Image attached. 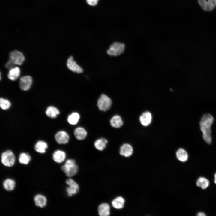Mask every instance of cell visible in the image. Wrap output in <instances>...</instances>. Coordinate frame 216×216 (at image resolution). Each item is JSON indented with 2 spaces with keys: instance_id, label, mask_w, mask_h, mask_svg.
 I'll return each instance as SVG.
<instances>
[{
  "instance_id": "obj_8",
  "label": "cell",
  "mask_w": 216,
  "mask_h": 216,
  "mask_svg": "<svg viewBox=\"0 0 216 216\" xmlns=\"http://www.w3.org/2000/svg\"><path fill=\"white\" fill-rule=\"evenodd\" d=\"M32 83V79L29 76L21 77L20 81V87L21 89L26 91L30 88Z\"/></svg>"
},
{
  "instance_id": "obj_12",
  "label": "cell",
  "mask_w": 216,
  "mask_h": 216,
  "mask_svg": "<svg viewBox=\"0 0 216 216\" xmlns=\"http://www.w3.org/2000/svg\"><path fill=\"white\" fill-rule=\"evenodd\" d=\"M66 157V154L65 152L59 150L55 151L52 155L53 160L58 163L63 162L65 160Z\"/></svg>"
},
{
  "instance_id": "obj_4",
  "label": "cell",
  "mask_w": 216,
  "mask_h": 216,
  "mask_svg": "<svg viewBox=\"0 0 216 216\" xmlns=\"http://www.w3.org/2000/svg\"><path fill=\"white\" fill-rule=\"evenodd\" d=\"M1 161L3 165L8 167L13 166L15 161V157L11 150H7L3 152L1 155Z\"/></svg>"
},
{
  "instance_id": "obj_10",
  "label": "cell",
  "mask_w": 216,
  "mask_h": 216,
  "mask_svg": "<svg viewBox=\"0 0 216 216\" xmlns=\"http://www.w3.org/2000/svg\"><path fill=\"white\" fill-rule=\"evenodd\" d=\"M133 152V148L130 144H124L120 147L119 151L120 154L125 157L130 156Z\"/></svg>"
},
{
  "instance_id": "obj_26",
  "label": "cell",
  "mask_w": 216,
  "mask_h": 216,
  "mask_svg": "<svg viewBox=\"0 0 216 216\" xmlns=\"http://www.w3.org/2000/svg\"><path fill=\"white\" fill-rule=\"evenodd\" d=\"M31 159V157L28 154L22 152L20 154L19 160L20 163L27 165L29 163Z\"/></svg>"
},
{
  "instance_id": "obj_31",
  "label": "cell",
  "mask_w": 216,
  "mask_h": 216,
  "mask_svg": "<svg viewBox=\"0 0 216 216\" xmlns=\"http://www.w3.org/2000/svg\"><path fill=\"white\" fill-rule=\"evenodd\" d=\"M86 3L89 6H94L97 5L99 0H86Z\"/></svg>"
},
{
  "instance_id": "obj_9",
  "label": "cell",
  "mask_w": 216,
  "mask_h": 216,
  "mask_svg": "<svg viewBox=\"0 0 216 216\" xmlns=\"http://www.w3.org/2000/svg\"><path fill=\"white\" fill-rule=\"evenodd\" d=\"M55 138L59 144H65L69 141V136L67 132L64 130L58 131L56 134Z\"/></svg>"
},
{
  "instance_id": "obj_35",
  "label": "cell",
  "mask_w": 216,
  "mask_h": 216,
  "mask_svg": "<svg viewBox=\"0 0 216 216\" xmlns=\"http://www.w3.org/2000/svg\"><path fill=\"white\" fill-rule=\"evenodd\" d=\"M214 183L216 184V173L214 175Z\"/></svg>"
},
{
  "instance_id": "obj_19",
  "label": "cell",
  "mask_w": 216,
  "mask_h": 216,
  "mask_svg": "<svg viewBox=\"0 0 216 216\" xmlns=\"http://www.w3.org/2000/svg\"><path fill=\"white\" fill-rule=\"evenodd\" d=\"M107 143L108 141L106 139L101 138L95 141L94 143V146L97 149L102 151L105 149Z\"/></svg>"
},
{
  "instance_id": "obj_20",
  "label": "cell",
  "mask_w": 216,
  "mask_h": 216,
  "mask_svg": "<svg viewBox=\"0 0 216 216\" xmlns=\"http://www.w3.org/2000/svg\"><path fill=\"white\" fill-rule=\"evenodd\" d=\"M20 74V68L16 67L10 69L8 76L9 79L14 81L17 79Z\"/></svg>"
},
{
  "instance_id": "obj_1",
  "label": "cell",
  "mask_w": 216,
  "mask_h": 216,
  "mask_svg": "<svg viewBox=\"0 0 216 216\" xmlns=\"http://www.w3.org/2000/svg\"><path fill=\"white\" fill-rule=\"evenodd\" d=\"M214 120L213 116L210 114L207 113L202 116L200 122L203 139L208 144H210L212 141L211 128Z\"/></svg>"
},
{
  "instance_id": "obj_6",
  "label": "cell",
  "mask_w": 216,
  "mask_h": 216,
  "mask_svg": "<svg viewBox=\"0 0 216 216\" xmlns=\"http://www.w3.org/2000/svg\"><path fill=\"white\" fill-rule=\"evenodd\" d=\"M9 60L15 65H20L23 63L25 57L22 53L18 51L15 50L10 53Z\"/></svg>"
},
{
  "instance_id": "obj_18",
  "label": "cell",
  "mask_w": 216,
  "mask_h": 216,
  "mask_svg": "<svg viewBox=\"0 0 216 216\" xmlns=\"http://www.w3.org/2000/svg\"><path fill=\"white\" fill-rule=\"evenodd\" d=\"M125 203V200L122 197L118 196L114 199L112 202V206L114 208L119 209L123 208Z\"/></svg>"
},
{
  "instance_id": "obj_30",
  "label": "cell",
  "mask_w": 216,
  "mask_h": 216,
  "mask_svg": "<svg viewBox=\"0 0 216 216\" xmlns=\"http://www.w3.org/2000/svg\"><path fill=\"white\" fill-rule=\"evenodd\" d=\"M66 184L69 186L73 187L79 189L78 184L73 179L69 178L66 181Z\"/></svg>"
},
{
  "instance_id": "obj_2",
  "label": "cell",
  "mask_w": 216,
  "mask_h": 216,
  "mask_svg": "<svg viewBox=\"0 0 216 216\" xmlns=\"http://www.w3.org/2000/svg\"><path fill=\"white\" fill-rule=\"evenodd\" d=\"M61 169L68 177H71L76 175L78 171V167L75 160L70 159L67 160L65 164L61 167Z\"/></svg>"
},
{
  "instance_id": "obj_21",
  "label": "cell",
  "mask_w": 216,
  "mask_h": 216,
  "mask_svg": "<svg viewBox=\"0 0 216 216\" xmlns=\"http://www.w3.org/2000/svg\"><path fill=\"white\" fill-rule=\"evenodd\" d=\"M3 185L4 188L8 191L13 190L15 186V182L12 179L8 178L5 179L3 182Z\"/></svg>"
},
{
  "instance_id": "obj_5",
  "label": "cell",
  "mask_w": 216,
  "mask_h": 216,
  "mask_svg": "<svg viewBox=\"0 0 216 216\" xmlns=\"http://www.w3.org/2000/svg\"><path fill=\"white\" fill-rule=\"evenodd\" d=\"M112 104L110 98L106 95L102 94L98 100L97 105L100 110L106 111L110 108Z\"/></svg>"
},
{
  "instance_id": "obj_33",
  "label": "cell",
  "mask_w": 216,
  "mask_h": 216,
  "mask_svg": "<svg viewBox=\"0 0 216 216\" xmlns=\"http://www.w3.org/2000/svg\"><path fill=\"white\" fill-rule=\"evenodd\" d=\"M215 8L216 7V0H207Z\"/></svg>"
},
{
  "instance_id": "obj_27",
  "label": "cell",
  "mask_w": 216,
  "mask_h": 216,
  "mask_svg": "<svg viewBox=\"0 0 216 216\" xmlns=\"http://www.w3.org/2000/svg\"><path fill=\"white\" fill-rule=\"evenodd\" d=\"M196 184L198 187H201L202 189H205L209 186V182L206 178L200 177L198 179Z\"/></svg>"
},
{
  "instance_id": "obj_16",
  "label": "cell",
  "mask_w": 216,
  "mask_h": 216,
  "mask_svg": "<svg viewBox=\"0 0 216 216\" xmlns=\"http://www.w3.org/2000/svg\"><path fill=\"white\" fill-rule=\"evenodd\" d=\"M74 134L77 139L79 140H82L86 137L87 132L84 128L80 127L75 129Z\"/></svg>"
},
{
  "instance_id": "obj_24",
  "label": "cell",
  "mask_w": 216,
  "mask_h": 216,
  "mask_svg": "<svg viewBox=\"0 0 216 216\" xmlns=\"http://www.w3.org/2000/svg\"><path fill=\"white\" fill-rule=\"evenodd\" d=\"M80 118V115L77 112H74L69 115L68 118V123L71 125H75L77 124Z\"/></svg>"
},
{
  "instance_id": "obj_13",
  "label": "cell",
  "mask_w": 216,
  "mask_h": 216,
  "mask_svg": "<svg viewBox=\"0 0 216 216\" xmlns=\"http://www.w3.org/2000/svg\"><path fill=\"white\" fill-rule=\"evenodd\" d=\"M98 212L100 216H108L110 214V207L108 204L103 203L98 206Z\"/></svg>"
},
{
  "instance_id": "obj_22",
  "label": "cell",
  "mask_w": 216,
  "mask_h": 216,
  "mask_svg": "<svg viewBox=\"0 0 216 216\" xmlns=\"http://www.w3.org/2000/svg\"><path fill=\"white\" fill-rule=\"evenodd\" d=\"M59 113V110L53 106H48L46 111V115L48 117L52 118H56Z\"/></svg>"
},
{
  "instance_id": "obj_3",
  "label": "cell",
  "mask_w": 216,
  "mask_h": 216,
  "mask_svg": "<svg viewBox=\"0 0 216 216\" xmlns=\"http://www.w3.org/2000/svg\"><path fill=\"white\" fill-rule=\"evenodd\" d=\"M125 49V45L122 43L116 42L113 43L107 51V53L111 56H116L122 54Z\"/></svg>"
},
{
  "instance_id": "obj_14",
  "label": "cell",
  "mask_w": 216,
  "mask_h": 216,
  "mask_svg": "<svg viewBox=\"0 0 216 216\" xmlns=\"http://www.w3.org/2000/svg\"><path fill=\"white\" fill-rule=\"evenodd\" d=\"M34 201L35 205L37 206L43 208L46 206L47 199L46 197L44 195L38 194L34 197Z\"/></svg>"
},
{
  "instance_id": "obj_11",
  "label": "cell",
  "mask_w": 216,
  "mask_h": 216,
  "mask_svg": "<svg viewBox=\"0 0 216 216\" xmlns=\"http://www.w3.org/2000/svg\"><path fill=\"white\" fill-rule=\"evenodd\" d=\"M152 118V115L151 113L149 112L146 111L143 113L141 115L140 120L143 125L147 126L151 123Z\"/></svg>"
},
{
  "instance_id": "obj_23",
  "label": "cell",
  "mask_w": 216,
  "mask_h": 216,
  "mask_svg": "<svg viewBox=\"0 0 216 216\" xmlns=\"http://www.w3.org/2000/svg\"><path fill=\"white\" fill-rule=\"evenodd\" d=\"M176 155L178 159L180 161L184 162L188 158V154L186 151L182 148H179L176 152Z\"/></svg>"
},
{
  "instance_id": "obj_7",
  "label": "cell",
  "mask_w": 216,
  "mask_h": 216,
  "mask_svg": "<svg viewBox=\"0 0 216 216\" xmlns=\"http://www.w3.org/2000/svg\"><path fill=\"white\" fill-rule=\"evenodd\" d=\"M67 65L68 68L74 72L80 74L83 72V69L76 63L72 56H70L68 59Z\"/></svg>"
},
{
  "instance_id": "obj_25",
  "label": "cell",
  "mask_w": 216,
  "mask_h": 216,
  "mask_svg": "<svg viewBox=\"0 0 216 216\" xmlns=\"http://www.w3.org/2000/svg\"><path fill=\"white\" fill-rule=\"evenodd\" d=\"M198 2L202 9L205 11H212L215 8L207 0H198Z\"/></svg>"
},
{
  "instance_id": "obj_29",
  "label": "cell",
  "mask_w": 216,
  "mask_h": 216,
  "mask_svg": "<svg viewBox=\"0 0 216 216\" xmlns=\"http://www.w3.org/2000/svg\"><path fill=\"white\" fill-rule=\"evenodd\" d=\"M79 189L76 188L69 186L66 188V191L68 196H71L73 195L76 194L79 191Z\"/></svg>"
},
{
  "instance_id": "obj_17",
  "label": "cell",
  "mask_w": 216,
  "mask_h": 216,
  "mask_svg": "<svg viewBox=\"0 0 216 216\" xmlns=\"http://www.w3.org/2000/svg\"><path fill=\"white\" fill-rule=\"evenodd\" d=\"M47 144L45 141L40 140L38 141L34 146V149L37 152L44 153L48 148Z\"/></svg>"
},
{
  "instance_id": "obj_28",
  "label": "cell",
  "mask_w": 216,
  "mask_h": 216,
  "mask_svg": "<svg viewBox=\"0 0 216 216\" xmlns=\"http://www.w3.org/2000/svg\"><path fill=\"white\" fill-rule=\"evenodd\" d=\"M0 106L3 110L8 109L11 106V103L8 100L1 98L0 99Z\"/></svg>"
},
{
  "instance_id": "obj_15",
  "label": "cell",
  "mask_w": 216,
  "mask_h": 216,
  "mask_svg": "<svg viewBox=\"0 0 216 216\" xmlns=\"http://www.w3.org/2000/svg\"><path fill=\"white\" fill-rule=\"evenodd\" d=\"M110 124L112 127L118 128L123 125V122L120 116L118 115H115L111 119Z\"/></svg>"
},
{
  "instance_id": "obj_34",
  "label": "cell",
  "mask_w": 216,
  "mask_h": 216,
  "mask_svg": "<svg viewBox=\"0 0 216 216\" xmlns=\"http://www.w3.org/2000/svg\"><path fill=\"white\" fill-rule=\"evenodd\" d=\"M197 216H206V215L205 214L202 212H199L197 214Z\"/></svg>"
},
{
  "instance_id": "obj_32",
  "label": "cell",
  "mask_w": 216,
  "mask_h": 216,
  "mask_svg": "<svg viewBox=\"0 0 216 216\" xmlns=\"http://www.w3.org/2000/svg\"><path fill=\"white\" fill-rule=\"evenodd\" d=\"M15 64L10 60H9L5 64V67L8 69H11L14 67Z\"/></svg>"
}]
</instances>
